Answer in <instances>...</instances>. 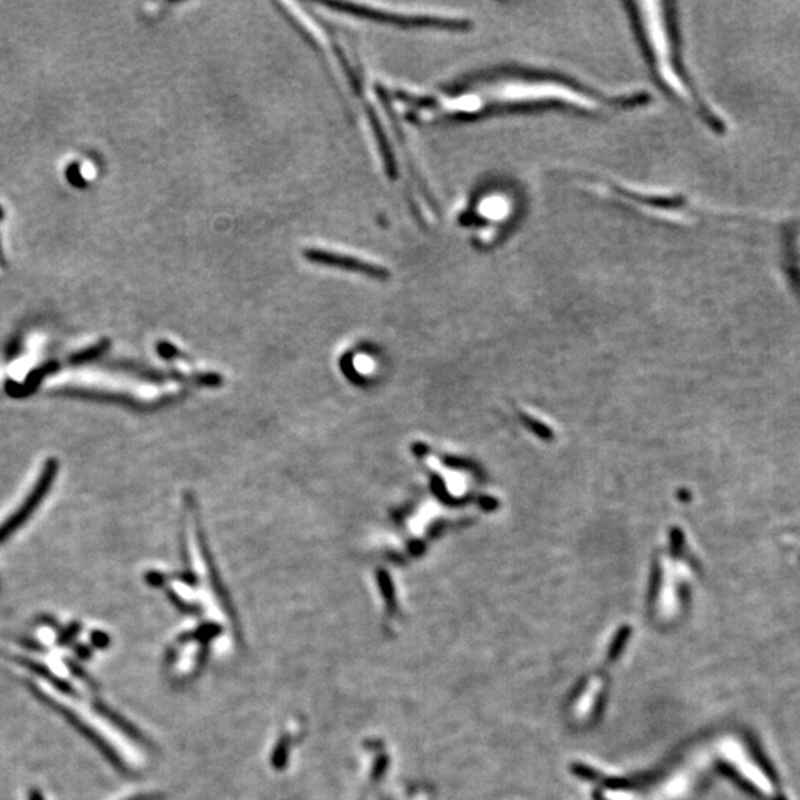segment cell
<instances>
[{
  "label": "cell",
  "mask_w": 800,
  "mask_h": 800,
  "mask_svg": "<svg viewBox=\"0 0 800 800\" xmlns=\"http://www.w3.org/2000/svg\"><path fill=\"white\" fill-rule=\"evenodd\" d=\"M639 34L661 88L688 113L694 115L713 133L724 134L725 122L704 100L688 76L682 61L674 13L668 4H631Z\"/></svg>",
  "instance_id": "cell-1"
},
{
  "label": "cell",
  "mask_w": 800,
  "mask_h": 800,
  "mask_svg": "<svg viewBox=\"0 0 800 800\" xmlns=\"http://www.w3.org/2000/svg\"><path fill=\"white\" fill-rule=\"evenodd\" d=\"M784 254L790 277L800 290V222L787 229L784 238Z\"/></svg>",
  "instance_id": "cell-4"
},
{
  "label": "cell",
  "mask_w": 800,
  "mask_h": 800,
  "mask_svg": "<svg viewBox=\"0 0 800 800\" xmlns=\"http://www.w3.org/2000/svg\"><path fill=\"white\" fill-rule=\"evenodd\" d=\"M31 800H43V797L40 796V793L34 792L33 795H31Z\"/></svg>",
  "instance_id": "cell-5"
},
{
  "label": "cell",
  "mask_w": 800,
  "mask_h": 800,
  "mask_svg": "<svg viewBox=\"0 0 800 800\" xmlns=\"http://www.w3.org/2000/svg\"><path fill=\"white\" fill-rule=\"evenodd\" d=\"M328 8L335 9L338 13H350L354 17L372 20V22H387L395 26H430L442 27V29H460L465 27V22L460 20H448V18L436 17H408V15H396V13H384L378 9H370L367 6L353 4H325Z\"/></svg>",
  "instance_id": "cell-2"
},
{
  "label": "cell",
  "mask_w": 800,
  "mask_h": 800,
  "mask_svg": "<svg viewBox=\"0 0 800 800\" xmlns=\"http://www.w3.org/2000/svg\"><path fill=\"white\" fill-rule=\"evenodd\" d=\"M307 260L315 263V265H326V267L343 268L349 272L361 273L367 274L375 279H387L388 272L386 268L379 265H370L367 261L359 260L356 257L343 256V254H335V252L322 251V249H313L309 248L302 252Z\"/></svg>",
  "instance_id": "cell-3"
}]
</instances>
